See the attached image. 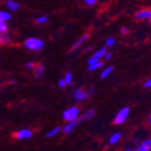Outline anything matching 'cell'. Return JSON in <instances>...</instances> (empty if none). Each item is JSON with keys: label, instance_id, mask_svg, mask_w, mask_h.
I'll list each match as a JSON object with an SVG mask.
<instances>
[{"label": "cell", "instance_id": "obj_11", "mask_svg": "<svg viewBox=\"0 0 151 151\" xmlns=\"http://www.w3.org/2000/svg\"><path fill=\"white\" fill-rule=\"evenodd\" d=\"M43 72H45V67L42 65H38L35 68V75L37 78H40L43 75Z\"/></svg>", "mask_w": 151, "mask_h": 151}, {"label": "cell", "instance_id": "obj_14", "mask_svg": "<svg viewBox=\"0 0 151 151\" xmlns=\"http://www.w3.org/2000/svg\"><path fill=\"white\" fill-rule=\"evenodd\" d=\"M101 67H103V63L101 61H96V63H92V65H89V71H94L96 70V69L101 68Z\"/></svg>", "mask_w": 151, "mask_h": 151}, {"label": "cell", "instance_id": "obj_3", "mask_svg": "<svg viewBox=\"0 0 151 151\" xmlns=\"http://www.w3.org/2000/svg\"><path fill=\"white\" fill-rule=\"evenodd\" d=\"M129 111H130V109H129L128 107H126V108H123L122 110H119V113L116 114L113 123L115 124V125H121V124H123L124 122L126 121L127 117H128Z\"/></svg>", "mask_w": 151, "mask_h": 151}, {"label": "cell", "instance_id": "obj_22", "mask_svg": "<svg viewBox=\"0 0 151 151\" xmlns=\"http://www.w3.org/2000/svg\"><path fill=\"white\" fill-rule=\"evenodd\" d=\"M47 21H48V17H45V16H42V17H39V18H38L37 20H36V23H37V24H42V23H45Z\"/></svg>", "mask_w": 151, "mask_h": 151}, {"label": "cell", "instance_id": "obj_26", "mask_svg": "<svg viewBox=\"0 0 151 151\" xmlns=\"http://www.w3.org/2000/svg\"><path fill=\"white\" fill-rule=\"evenodd\" d=\"M144 87H145V88H151V78L144 83Z\"/></svg>", "mask_w": 151, "mask_h": 151}, {"label": "cell", "instance_id": "obj_28", "mask_svg": "<svg viewBox=\"0 0 151 151\" xmlns=\"http://www.w3.org/2000/svg\"><path fill=\"white\" fill-rule=\"evenodd\" d=\"M25 67H27V68H29V69H33L34 67H35V65H34L33 63H28L27 65H25Z\"/></svg>", "mask_w": 151, "mask_h": 151}, {"label": "cell", "instance_id": "obj_2", "mask_svg": "<svg viewBox=\"0 0 151 151\" xmlns=\"http://www.w3.org/2000/svg\"><path fill=\"white\" fill-rule=\"evenodd\" d=\"M78 113H79V109L77 107H71V108L67 109L63 113V117L65 121L70 122L75 119L78 116Z\"/></svg>", "mask_w": 151, "mask_h": 151}, {"label": "cell", "instance_id": "obj_15", "mask_svg": "<svg viewBox=\"0 0 151 151\" xmlns=\"http://www.w3.org/2000/svg\"><path fill=\"white\" fill-rule=\"evenodd\" d=\"M8 6L11 11H16L18 8H19V4H18L17 2H15V1L10 0V1H8Z\"/></svg>", "mask_w": 151, "mask_h": 151}, {"label": "cell", "instance_id": "obj_25", "mask_svg": "<svg viewBox=\"0 0 151 151\" xmlns=\"http://www.w3.org/2000/svg\"><path fill=\"white\" fill-rule=\"evenodd\" d=\"M65 85H67V83H65V79H60V81H58V86L60 87V88H63V87H65Z\"/></svg>", "mask_w": 151, "mask_h": 151}, {"label": "cell", "instance_id": "obj_12", "mask_svg": "<svg viewBox=\"0 0 151 151\" xmlns=\"http://www.w3.org/2000/svg\"><path fill=\"white\" fill-rule=\"evenodd\" d=\"M122 137V133H119V132H117V133H114L113 135L110 137V141H109V143L110 144H116L117 142L119 141V139Z\"/></svg>", "mask_w": 151, "mask_h": 151}, {"label": "cell", "instance_id": "obj_10", "mask_svg": "<svg viewBox=\"0 0 151 151\" xmlns=\"http://www.w3.org/2000/svg\"><path fill=\"white\" fill-rule=\"evenodd\" d=\"M107 53V48L106 47H103L101 49H99L98 51H96L95 53L93 54V57H96V58H101L103 56H105V54Z\"/></svg>", "mask_w": 151, "mask_h": 151}, {"label": "cell", "instance_id": "obj_27", "mask_svg": "<svg viewBox=\"0 0 151 151\" xmlns=\"http://www.w3.org/2000/svg\"><path fill=\"white\" fill-rule=\"evenodd\" d=\"M85 1H86V3L89 5H94L96 3V0H85Z\"/></svg>", "mask_w": 151, "mask_h": 151}, {"label": "cell", "instance_id": "obj_5", "mask_svg": "<svg viewBox=\"0 0 151 151\" xmlns=\"http://www.w3.org/2000/svg\"><path fill=\"white\" fill-rule=\"evenodd\" d=\"M13 136L17 139H30L32 136V131L28 130V129H23V130L18 131L13 134Z\"/></svg>", "mask_w": 151, "mask_h": 151}, {"label": "cell", "instance_id": "obj_29", "mask_svg": "<svg viewBox=\"0 0 151 151\" xmlns=\"http://www.w3.org/2000/svg\"><path fill=\"white\" fill-rule=\"evenodd\" d=\"M128 32H129V30H128V29H126V28H123V29L121 30V33H122V34H127Z\"/></svg>", "mask_w": 151, "mask_h": 151}, {"label": "cell", "instance_id": "obj_33", "mask_svg": "<svg viewBox=\"0 0 151 151\" xmlns=\"http://www.w3.org/2000/svg\"><path fill=\"white\" fill-rule=\"evenodd\" d=\"M150 22H151V17H150Z\"/></svg>", "mask_w": 151, "mask_h": 151}, {"label": "cell", "instance_id": "obj_19", "mask_svg": "<svg viewBox=\"0 0 151 151\" xmlns=\"http://www.w3.org/2000/svg\"><path fill=\"white\" fill-rule=\"evenodd\" d=\"M11 18V15L9 14V13H5V12H0V19L3 21L5 20H9Z\"/></svg>", "mask_w": 151, "mask_h": 151}, {"label": "cell", "instance_id": "obj_16", "mask_svg": "<svg viewBox=\"0 0 151 151\" xmlns=\"http://www.w3.org/2000/svg\"><path fill=\"white\" fill-rule=\"evenodd\" d=\"M10 42H11V39L9 37V35L4 34V35L0 36V45H5V43H10Z\"/></svg>", "mask_w": 151, "mask_h": 151}, {"label": "cell", "instance_id": "obj_23", "mask_svg": "<svg viewBox=\"0 0 151 151\" xmlns=\"http://www.w3.org/2000/svg\"><path fill=\"white\" fill-rule=\"evenodd\" d=\"M114 42H115V40H114V38H112V37H110V38H108L106 40V45H107V47H112V45H114Z\"/></svg>", "mask_w": 151, "mask_h": 151}, {"label": "cell", "instance_id": "obj_7", "mask_svg": "<svg viewBox=\"0 0 151 151\" xmlns=\"http://www.w3.org/2000/svg\"><path fill=\"white\" fill-rule=\"evenodd\" d=\"M88 38H89V34H85V35H83V37L81 38H79L78 40H76L75 42L72 45V47L70 48V51L72 52V51H74V50H76V49L78 48V47H81V45H83L85 41H87L88 40Z\"/></svg>", "mask_w": 151, "mask_h": 151}, {"label": "cell", "instance_id": "obj_9", "mask_svg": "<svg viewBox=\"0 0 151 151\" xmlns=\"http://www.w3.org/2000/svg\"><path fill=\"white\" fill-rule=\"evenodd\" d=\"M135 17L137 19H145V18H150L151 17V10H143L139 11V13L135 14Z\"/></svg>", "mask_w": 151, "mask_h": 151}, {"label": "cell", "instance_id": "obj_8", "mask_svg": "<svg viewBox=\"0 0 151 151\" xmlns=\"http://www.w3.org/2000/svg\"><path fill=\"white\" fill-rule=\"evenodd\" d=\"M151 149V139H145V141L143 142V143L139 145L137 148H136V150L139 151H148Z\"/></svg>", "mask_w": 151, "mask_h": 151}, {"label": "cell", "instance_id": "obj_4", "mask_svg": "<svg viewBox=\"0 0 151 151\" xmlns=\"http://www.w3.org/2000/svg\"><path fill=\"white\" fill-rule=\"evenodd\" d=\"M83 116H81V117H76V119H73V121H70L65 126V128H63V132H65V134L71 133L72 131H74V129L76 128V126L81 124V122L83 121Z\"/></svg>", "mask_w": 151, "mask_h": 151}, {"label": "cell", "instance_id": "obj_17", "mask_svg": "<svg viewBox=\"0 0 151 151\" xmlns=\"http://www.w3.org/2000/svg\"><path fill=\"white\" fill-rule=\"evenodd\" d=\"M112 70H113V67H108V68L106 69V70H104L103 72H101V79H104V78H106L107 76L109 75V74L112 72Z\"/></svg>", "mask_w": 151, "mask_h": 151}, {"label": "cell", "instance_id": "obj_13", "mask_svg": "<svg viewBox=\"0 0 151 151\" xmlns=\"http://www.w3.org/2000/svg\"><path fill=\"white\" fill-rule=\"evenodd\" d=\"M94 114H95V110H94V109H90V110H88L86 113L83 114V119H91L94 116Z\"/></svg>", "mask_w": 151, "mask_h": 151}, {"label": "cell", "instance_id": "obj_30", "mask_svg": "<svg viewBox=\"0 0 151 151\" xmlns=\"http://www.w3.org/2000/svg\"><path fill=\"white\" fill-rule=\"evenodd\" d=\"M105 57H106V59H110V58H111V53L105 54Z\"/></svg>", "mask_w": 151, "mask_h": 151}, {"label": "cell", "instance_id": "obj_20", "mask_svg": "<svg viewBox=\"0 0 151 151\" xmlns=\"http://www.w3.org/2000/svg\"><path fill=\"white\" fill-rule=\"evenodd\" d=\"M6 30H8L6 24L4 23V21L0 19V34H1V33H5L6 32Z\"/></svg>", "mask_w": 151, "mask_h": 151}, {"label": "cell", "instance_id": "obj_6", "mask_svg": "<svg viewBox=\"0 0 151 151\" xmlns=\"http://www.w3.org/2000/svg\"><path fill=\"white\" fill-rule=\"evenodd\" d=\"M89 96V93L85 92L83 89H76L75 91L73 92V97L75 98L76 101H83V99H86L87 97Z\"/></svg>", "mask_w": 151, "mask_h": 151}, {"label": "cell", "instance_id": "obj_18", "mask_svg": "<svg viewBox=\"0 0 151 151\" xmlns=\"http://www.w3.org/2000/svg\"><path fill=\"white\" fill-rule=\"evenodd\" d=\"M59 131H60V128H59V127H56V128H54L53 130H51L50 132H48L45 136H47V137H52V136L56 135V134H57Z\"/></svg>", "mask_w": 151, "mask_h": 151}, {"label": "cell", "instance_id": "obj_1", "mask_svg": "<svg viewBox=\"0 0 151 151\" xmlns=\"http://www.w3.org/2000/svg\"><path fill=\"white\" fill-rule=\"evenodd\" d=\"M25 47L30 50L33 51H39L42 49L43 47V41H41L40 39H38V38H29L27 39L24 42Z\"/></svg>", "mask_w": 151, "mask_h": 151}, {"label": "cell", "instance_id": "obj_31", "mask_svg": "<svg viewBox=\"0 0 151 151\" xmlns=\"http://www.w3.org/2000/svg\"><path fill=\"white\" fill-rule=\"evenodd\" d=\"M94 91H95V89H94V88H90V90H89V94L94 93Z\"/></svg>", "mask_w": 151, "mask_h": 151}, {"label": "cell", "instance_id": "obj_32", "mask_svg": "<svg viewBox=\"0 0 151 151\" xmlns=\"http://www.w3.org/2000/svg\"><path fill=\"white\" fill-rule=\"evenodd\" d=\"M148 122H149V124L151 125V113H150V115H149V119H148Z\"/></svg>", "mask_w": 151, "mask_h": 151}, {"label": "cell", "instance_id": "obj_24", "mask_svg": "<svg viewBox=\"0 0 151 151\" xmlns=\"http://www.w3.org/2000/svg\"><path fill=\"white\" fill-rule=\"evenodd\" d=\"M99 59L98 58H96V57H92V58H90L88 60V63L89 65H92V63H96V61H98Z\"/></svg>", "mask_w": 151, "mask_h": 151}, {"label": "cell", "instance_id": "obj_21", "mask_svg": "<svg viewBox=\"0 0 151 151\" xmlns=\"http://www.w3.org/2000/svg\"><path fill=\"white\" fill-rule=\"evenodd\" d=\"M65 83H67V85H72V74H71L70 72L65 74Z\"/></svg>", "mask_w": 151, "mask_h": 151}]
</instances>
